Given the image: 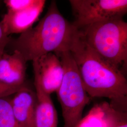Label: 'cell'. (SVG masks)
Here are the masks:
<instances>
[{"mask_svg": "<svg viewBox=\"0 0 127 127\" xmlns=\"http://www.w3.org/2000/svg\"><path fill=\"white\" fill-rule=\"evenodd\" d=\"M27 62L17 51L10 54L5 52L0 58V82L11 86L26 85Z\"/></svg>", "mask_w": 127, "mask_h": 127, "instance_id": "cell-9", "label": "cell"}, {"mask_svg": "<svg viewBox=\"0 0 127 127\" xmlns=\"http://www.w3.org/2000/svg\"><path fill=\"white\" fill-rule=\"evenodd\" d=\"M46 1L39 0L36 4L26 10L12 11L7 10L0 24L7 35L22 33L32 27L43 11Z\"/></svg>", "mask_w": 127, "mask_h": 127, "instance_id": "cell-7", "label": "cell"}, {"mask_svg": "<svg viewBox=\"0 0 127 127\" xmlns=\"http://www.w3.org/2000/svg\"><path fill=\"white\" fill-rule=\"evenodd\" d=\"M54 53L59 57L64 70L62 82L57 91L62 110L64 127H78L83 111L90 99L69 50H64Z\"/></svg>", "mask_w": 127, "mask_h": 127, "instance_id": "cell-4", "label": "cell"}, {"mask_svg": "<svg viewBox=\"0 0 127 127\" xmlns=\"http://www.w3.org/2000/svg\"><path fill=\"white\" fill-rule=\"evenodd\" d=\"M78 30L64 17L56 1H52L36 26L21 33L16 39L10 38L7 48L11 52H20L27 62L33 61L49 53L69 50Z\"/></svg>", "mask_w": 127, "mask_h": 127, "instance_id": "cell-2", "label": "cell"}, {"mask_svg": "<svg viewBox=\"0 0 127 127\" xmlns=\"http://www.w3.org/2000/svg\"><path fill=\"white\" fill-rule=\"evenodd\" d=\"M10 98L11 96L0 98V127H21L14 115Z\"/></svg>", "mask_w": 127, "mask_h": 127, "instance_id": "cell-12", "label": "cell"}, {"mask_svg": "<svg viewBox=\"0 0 127 127\" xmlns=\"http://www.w3.org/2000/svg\"><path fill=\"white\" fill-rule=\"evenodd\" d=\"M32 62L34 74L38 77L44 91L50 95L58 91L64 74L63 66L59 57L51 52Z\"/></svg>", "mask_w": 127, "mask_h": 127, "instance_id": "cell-6", "label": "cell"}, {"mask_svg": "<svg viewBox=\"0 0 127 127\" xmlns=\"http://www.w3.org/2000/svg\"><path fill=\"white\" fill-rule=\"evenodd\" d=\"M84 88L92 97H106L111 102L127 100L125 75L97 54L82 37L79 29L69 48Z\"/></svg>", "mask_w": 127, "mask_h": 127, "instance_id": "cell-1", "label": "cell"}, {"mask_svg": "<svg viewBox=\"0 0 127 127\" xmlns=\"http://www.w3.org/2000/svg\"><path fill=\"white\" fill-rule=\"evenodd\" d=\"M27 86V84L21 86H11L0 82V98L11 96Z\"/></svg>", "mask_w": 127, "mask_h": 127, "instance_id": "cell-14", "label": "cell"}, {"mask_svg": "<svg viewBox=\"0 0 127 127\" xmlns=\"http://www.w3.org/2000/svg\"><path fill=\"white\" fill-rule=\"evenodd\" d=\"M105 127H127V111L115 108L111 104L102 103Z\"/></svg>", "mask_w": 127, "mask_h": 127, "instance_id": "cell-11", "label": "cell"}, {"mask_svg": "<svg viewBox=\"0 0 127 127\" xmlns=\"http://www.w3.org/2000/svg\"><path fill=\"white\" fill-rule=\"evenodd\" d=\"M75 20L73 25L79 29L106 20L123 18L127 12L126 0H70Z\"/></svg>", "mask_w": 127, "mask_h": 127, "instance_id": "cell-5", "label": "cell"}, {"mask_svg": "<svg viewBox=\"0 0 127 127\" xmlns=\"http://www.w3.org/2000/svg\"><path fill=\"white\" fill-rule=\"evenodd\" d=\"M10 40V37L5 32L0 23V58L4 53L5 50Z\"/></svg>", "mask_w": 127, "mask_h": 127, "instance_id": "cell-15", "label": "cell"}, {"mask_svg": "<svg viewBox=\"0 0 127 127\" xmlns=\"http://www.w3.org/2000/svg\"><path fill=\"white\" fill-rule=\"evenodd\" d=\"M39 0H5L8 10L18 11L29 9L36 4Z\"/></svg>", "mask_w": 127, "mask_h": 127, "instance_id": "cell-13", "label": "cell"}, {"mask_svg": "<svg viewBox=\"0 0 127 127\" xmlns=\"http://www.w3.org/2000/svg\"><path fill=\"white\" fill-rule=\"evenodd\" d=\"M79 30L93 50L125 75L127 64V23L123 18L94 23Z\"/></svg>", "mask_w": 127, "mask_h": 127, "instance_id": "cell-3", "label": "cell"}, {"mask_svg": "<svg viewBox=\"0 0 127 127\" xmlns=\"http://www.w3.org/2000/svg\"><path fill=\"white\" fill-rule=\"evenodd\" d=\"M13 95L10 98V104L18 123L21 127H35V91L27 86Z\"/></svg>", "mask_w": 127, "mask_h": 127, "instance_id": "cell-8", "label": "cell"}, {"mask_svg": "<svg viewBox=\"0 0 127 127\" xmlns=\"http://www.w3.org/2000/svg\"><path fill=\"white\" fill-rule=\"evenodd\" d=\"M34 75L37 98L35 127H58V114L50 95L42 89L38 77Z\"/></svg>", "mask_w": 127, "mask_h": 127, "instance_id": "cell-10", "label": "cell"}]
</instances>
